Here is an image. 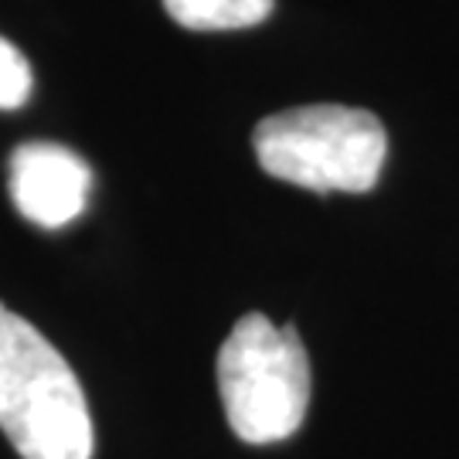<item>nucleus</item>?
Segmentation results:
<instances>
[{"label": "nucleus", "mask_w": 459, "mask_h": 459, "mask_svg": "<svg viewBox=\"0 0 459 459\" xmlns=\"http://www.w3.org/2000/svg\"><path fill=\"white\" fill-rule=\"evenodd\" d=\"M92 170L75 150L58 143H21L11 153V201L41 229H65L85 212Z\"/></svg>", "instance_id": "obj_4"}, {"label": "nucleus", "mask_w": 459, "mask_h": 459, "mask_svg": "<svg viewBox=\"0 0 459 459\" xmlns=\"http://www.w3.org/2000/svg\"><path fill=\"white\" fill-rule=\"evenodd\" d=\"M164 7L191 31H235L265 21L273 0H164Z\"/></svg>", "instance_id": "obj_5"}, {"label": "nucleus", "mask_w": 459, "mask_h": 459, "mask_svg": "<svg viewBox=\"0 0 459 459\" xmlns=\"http://www.w3.org/2000/svg\"><path fill=\"white\" fill-rule=\"evenodd\" d=\"M31 85H34V79H31L28 58H24L7 38H0V109H17V106H24L28 96H31Z\"/></svg>", "instance_id": "obj_6"}, {"label": "nucleus", "mask_w": 459, "mask_h": 459, "mask_svg": "<svg viewBox=\"0 0 459 459\" xmlns=\"http://www.w3.org/2000/svg\"><path fill=\"white\" fill-rule=\"evenodd\" d=\"M218 392L242 443L290 439L310 405V358L296 327H276L265 313H246L218 351Z\"/></svg>", "instance_id": "obj_3"}, {"label": "nucleus", "mask_w": 459, "mask_h": 459, "mask_svg": "<svg viewBox=\"0 0 459 459\" xmlns=\"http://www.w3.org/2000/svg\"><path fill=\"white\" fill-rule=\"evenodd\" d=\"M0 429L24 459H92V415L68 361L0 303Z\"/></svg>", "instance_id": "obj_1"}, {"label": "nucleus", "mask_w": 459, "mask_h": 459, "mask_svg": "<svg viewBox=\"0 0 459 459\" xmlns=\"http://www.w3.org/2000/svg\"><path fill=\"white\" fill-rule=\"evenodd\" d=\"M252 143L263 170L279 181L316 195H364L385 167L388 133L368 109L316 102L265 116Z\"/></svg>", "instance_id": "obj_2"}]
</instances>
